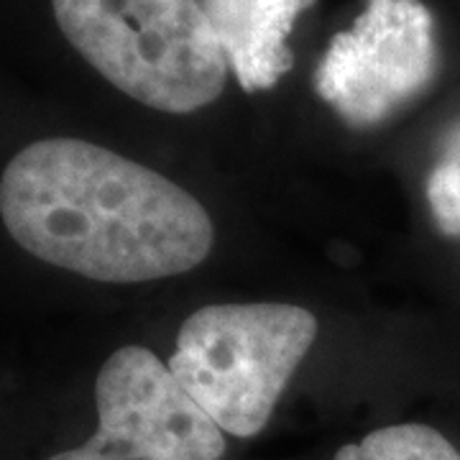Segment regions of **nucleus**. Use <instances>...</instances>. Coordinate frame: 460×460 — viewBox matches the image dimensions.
<instances>
[{
	"label": "nucleus",
	"mask_w": 460,
	"mask_h": 460,
	"mask_svg": "<svg viewBox=\"0 0 460 460\" xmlns=\"http://www.w3.org/2000/svg\"><path fill=\"white\" fill-rule=\"evenodd\" d=\"M0 217L39 261L105 284L184 274L215 241L184 187L83 138L21 148L0 177Z\"/></svg>",
	"instance_id": "obj_1"
},
{
	"label": "nucleus",
	"mask_w": 460,
	"mask_h": 460,
	"mask_svg": "<svg viewBox=\"0 0 460 460\" xmlns=\"http://www.w3.org/2000/svg\"><path fill=\"white\" fill-rule=\"evenodd\" d=\"M72 49L136 102L195 113L223 95L228 59L202 0H51Z\"/></svg>",
	"instance_id": "obj_2"
},
{
	"label": "nucleus",
	"mask_w": 460,
	"mask_h": 460,
	"mask_svg": "<svg viewBox=\"0 0 460 460\" xmlns=\"http://www.w3.org/2000/svg\"><path fill=\"white\" fill-rule=\"evenodd\" d=\"M314 338V314L296 305H210L184 320L166 366L223 432L253 438Z\"/></svg>",
	"instance_id": "obj_3"
},
{
	"label": "nucleus",
	"mask_w": 460,
	"mask_h": 460,
	"mask_svg": "<svg viewBox=\"0 0 460 460\" xmlns=\"http://www.w3.org/2000/svg\"><path fill=\"white\" fill-rule=\"evenodd\" d=\"M98 429L47 460H220L226 435L156 353L115 350L95 381Z\"/></svg>",
	"instance_id": "obj_4"
},
{
	"label": "nucleus",
	"mask_w": 460,
	"mask_h": 460,
	"mask_svg": "<svg viewBox=\"0 0 460 460\" xmlns=\"http://www.w3.org/2000/svg\"><path fill=\"white\" fill-rule=\"evenodd\" d=\"M438 72L435 18L422 0H366L330 39L314 90L348 126H378L420 98Z\"/></svg>",
	"instance_id": "obj_5"
},
{
	"label": "nucleus",
	"mask_w": 460,
	"mask_h": 460,
	"mask_svg": "<svg viewBox=\"0 0 460 460\" xmlns=\"http://www.w3.org/2000/svg\"><path fill=\"white\" fill-rule=\"evenodd\" d=\"M314 0H202L215 36L246 93L277 87L292 69L289 36Z\"/></svg>",
	"instance_id": "obj_6"
},
{
	"label": "nucleus",
	"mask_w": 460,
	"mask_h": 460,
	"mask_svg": "<svg viewBox=\"0 0 460 460\" xmlns=\"http://www.w3.org/2000/svg\"><path fill=\"white\" fill-rule=\"evenodd\" d=\"M332 460H460L456 445L428 425H392L343 445Z\"/></svg>",
	"instance_id": "obj_7"
},
{
	"label": "nucleus",
	"mask_w": 460,
	"mask_h": 460,
	"mask_svg": "<svg viewBox=\"0 0 460 460\" xmlns=\"http://www.w3.org/2000/svg\"><path fill=\"white\" fill-rule=\"evenodd\" d=\"M428 202L440 233L460 235V123L429 172Z\"/></svg>",
	"instance_id": "obj_8"
}]
</instances>
